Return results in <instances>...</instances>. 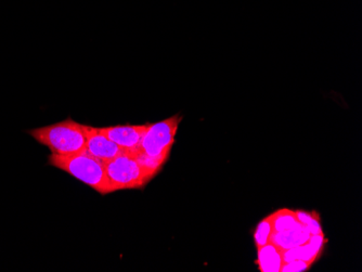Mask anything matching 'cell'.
Returning <instances> with one entry per match:
<instances>
[{"mask_svg": "<svg viewBox=\"0 0 362 272\" xmlns=\"http://www.w3.org/2000/svg\"><path fill=\"white\" fill-rule=\"evenodd\" d=\"M105 167L113 192L126 189H142L156 177L137 161L134 154L128 152H123L107 162Z\"/></svg>", "mask_w": 362, "mask_h": 272, "instance_id": "cell-4", "label": "cell"}, {"mask_svg": "<svg viewBox=\"0 0 362 272\" xmlns=\"http://www.w3.org/2000/svg\"><path fill=\"white\" fill-rule=\"evenodd\" d=\"M85 131L87 137L86 151L103 164L123 153L124 150L115 142L110 140L107 136L103 135L99 131V128L85 125Z\"/></svg>", "mask_w": 362, "mask_h": 272, "instance_id": "cell-6", "label": "cell"}, {"mask_svg": "<svg viewBox=\"0 0 362 272\" xmlns=\"http://www.w3.org/2000/svg\"><path fill=\"white\" fill-rule=\"evenodd\" d=\"M40 145L58 155H73L86 151L85 125L68 117L64 121L26 131Z\"/></svg>", "mask_w": 362, "mask_h": 272, "instance_id": "cell-2", "label": "cell"}, {"mask_svg": "<svg viewBox=\"0 0 362 272\" xmlns=\"http://www.w3.org/2000/svg\"><path fill=\"white\" fill-rule=\"evenodd\" d=\"M313 263L310 261H300V259H296V261H288V263L282 264L281 271L282 272H303L307 271L310 269Z\"/></svg>", "mask_w": 362, "mask_h": 272, "instance_id": "cell-13", "label": "cell"}, {"mask_svg": "<svg viewBox=\"0 0 362 272\" xmlns=\"http://www.w3.org/2000/svg\"><path fill=\"white\" fill-rule=\"evenodd\" d=\"M296 218L307 227L311 235H321L323 233L322 227L320 223V216L316 212L307 213L303 211H296Z\"/></svg>", "mask_w": 362, "mask_h": 272, "instance_id": "cell-12", "label": "cell"}, {"mask_svg": "<svg viewBox=\"0 0 362 272\" xmlns=\"http://www.w3.org/2000/svg\"><path fill=\"white\" fill-rule=\"evenodd\" d=\"M272 233H274V225H272V215H270L258 223L257 228L254 233V239H255L257 249L270 242Z\"/></svg>", "mask_w": 362, "mask_h": 272, "instance_id": "cell-11", "label": "cell"}, {"mask_svg": "<svg viewBox=\"0 0 362 272\" xmlns=\"http://www.w3.org/2000/svg\"><path fill=\"white\" fill-rule=\"evenodd\" d=\"M325 243H327V239L323 233L311 235L308 242L305 244L282 251V261L284 263H288V261L300 259V261H310L314 264L320 257Z\"/></svg>", "mask_w": 362, "mask_h": 272, "instance_id": "cell-7", "label": "cell"}, {"mask_svg": "<svg viewBox=\"0 0 362 272\" xmlns=\"http://www.w3.org/2000/svg\"><path fill=\"white\" fill-rule=\"evenodd\" d=\"M181 121L182 117L177 114L158 123H149L139 149L134 154L137 161L154 176L170 158Z\"/></svg>", "mask_w": 362, "mask_h": 272, "instance_id": "cell-1", "label": "cell"}, {"mask_svg": "<svg viewBox=\"0 0 362 272\" xmlns=\"http://www.w3.org/2000/svg\"><path fill=\"white\" fill-rule=\"evenodd\" d=\"M48 164L68 172L73 177L97 191L98 194L103 196L113 194L105 172V164L87 151L73 155H58L52 153L49 155Z\"/></svg>", "mask_w": 362, "mask_h": 272, "instance_id": "cell-3", "label": "cell"}, {"mask_svg": "<svg viewBox=\"0 0 362 272\" xmlns=\"http://www.w3.org/2000/svg\"><path fill=\"white\" fill-rule=\"evenodd\" d=\"M148 126L149 123L144 125L112 126V127L99 128V131L107 136L110 140L115 142L124 150V152L135 154L139 149Z\"/></svg>", "mask_w": 362, "mask_h": 272, "instance_id": "cell-5", "label": "cell"}, {"mask_svg": "<svg viewBox=\"0 0 362 272\" xmlns=\"http://www.w3.org/2000/svg\"><path fill=\"white\" fill-rule=\"evenodd\" d=\"M310 237L311 233L309 232L307 227L298 221L295 226L288 230L272 233L270 242L281 251H286V249L305 244L308 242Z\"/></svg>", "mask_w": 362, "mask_h": 272, "instance_id": "cell-8", "label": "cell"}, {"mask_svg": "<svg viewBox=\"0 0 362 272\" xmlns=\"http://www.w3.org/2000/svg\"><path fill=\"white\" fill-rule=\"evenodd\" d=\"M257 264L262 272H280L281 271L282 251L272 244V242L264 247H258Z\"/></svg>", "mask_w": 362, "mask_h": 272, "instance_id": "cell-9", "label": "cell"}, {"mask_svg": "<svg viewBox=\"0 0 362 272\" xmlns=\"http://www.w3.org/2000/svg\"><path fill=\"white\" fill-rule=\"evenodd\" d=\"M272 215L274 232L288 230L298 223L294 211L288 210V208L276 211Z\"/></svg>", "mask_w": 362, "mask_h": 272, "instance_id": "cell-10", "label": "cell"}]
</instances>
